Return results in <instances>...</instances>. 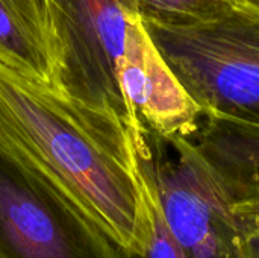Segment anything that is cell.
Here are the masks:
<instances>
[{
    "instance_id": "4",
    "label": "cell",
    "mask_w": 259,
    "mask_h": 258,
    "mask_svg": "<svg viewBox=\"0 0 259 258\" xmlns=\"http://www.w3.org/2000/svg\"><path fill=\"white\" fill-rule=\"evenodd\" d=\"M56 46V88L99 111L120 117L134 134L118 67L137 0H49Z\"/></svg>"
},
{
    "instance_id": "8",
    "label": "cell",
    "mask_w": 259,
    "mask_h": 258,
    "mask_svg": "<svg viewBox=\"0 0 259 258\" xmlns=\"http://www.w3.org/2000/svg\"><path fill=\"white\" fill-rule=\"evenodd\" d=\"M0 64L56 87L58 46L49 0H0Z\"/></svg>"
},
{
    "instance_id": "2",
    "label": "cell",
    "mask_w": 259,
    "mask_h": 258,
    "mask_svg": "<svg viewBox=\"0 0 259 258\" xmlns=\"http://www.w3.org/2000/svg\"><path fill=\"white\" fill-rule=\"evenodd\" d=\"M134 141L140 170L187 257L246 258L235 201L193 143L147 131Z\"/></svg>"
},
{
    "instance_id": "12",
    "label": "cell",
    "mask_w": 259,
    "mask_h": 258,
    "mask_svg": "<svg viewBox=\"0 0 259 258\" xmlns=\"http://www.w3.org/2000/svg\"><path fill=\"white\" fill-rule=\"evenodd\" d=\"M234 8L259 18V0H228Z\"/></svg>"
},
{
    "instance_id": "5",
    "label": "cell",
    "mask_w": 259,
    "mask_h": 258,
    "mask_svg": "<svg viewBox=\"0 0 259 258\" xmlns=\"http://www.w3.org/2000/svg\"><path fill=\"white\" fill-rule=\"evenodd\" d=\"M0 258H120L68 196L0 152Z\"/></svg>"
},
{
    "instance_id": "13",
    "label": "cell",
    "mask_w": 259,
    "mask_h": 258,
    "mask_svg": "<svg viewBox=\"0 0 259 258\" xmlns=\"http://www.w3.org/2000/svg\"><path fill=\"white\" fill-rule=\"evenodd\" d=\"M246 258H259V233H246Z\"/></svg>"
},
{
    "instance_id": "7",
    "label": "cell",
    "mask_w": 259,
    "mask_h": 258,
    "mask_svg": "<svg viewBox=\"0 0 259 258\" xmlns=\"http://www.w3.org/2000/svg\"><path fill=\"white\" fill-rule=\"evenodd\" d=\"M188 140L235 202L259 201V123L202 113Z\"/></svg>"
},
{
    "instance_id": "9",
    "label": "cell",
    "mask_w": 259,
    "mask_h": 258,
    "mask_svg": "<svg viewBox=\"0 0 259 258\" xmlns=\"http://www.w3.org/2000/svg\"><path fill=\"white\" fill-rule=\"evenodd\" d=\"M146 24L185 27L215 18L232 5L228 0H137Z\"/></svg>"
},
{
    "instance_id": "1",
    "label": "cell",
    "mask_w": 259,
    "mask_h": 258,
    "mask_svg": "<svg viewBox=\"0 0 259 258\" xmlns=\"http://www.w3.org/2000/svg\"><path fill=\"white\" fill-rule=\"evenodd\" d=\"M0 152L68 196L120 249L143 251L144 186L120 117L0 64Z\"/></svg>"
},
{
    "instance_id": "6",
    "label": "cell",
    "mask_w": 259,
    "mask_h": 258,
    "mask_svg": "<svg viewBox=\"0 0 259 258\" xmlns=\"http://www.w3.org/2000/svg\"><path fill=\"white\" fill-rule=\"evenodd\" d=\"M118 84L134 137L147 131L162 138H188L196 131L202 108L176 78L141 17L129 27Z\"/></svg>"
},
{
    "instance_id": "3",
    "label": "cell",
    "mask_w": 259,
    "mask_h": 258,
    "mask_svg": "<svg viewBox=\"0 0 259 258\" xmlns=\"http://www.w3.org/2000/svg\"><path fill=\"white\" fill-rule=\"evenodd\" d=\"M146 27L202 113L259 123V18L231 6L199 24Z\"/></svg>"
},
{
    "instance_id": "11",
    "label": "cell",
    "mask_w": 259,
    "mask_h": 258,
    "mask_svg": "<svg viewBox=\"0 0 259 258\" xmlns=\"http://www.w3.org/2000/svg\"><path fill=\"white\" fill-rule=\"evenodd\" d=\"M234 208L246 233H259V201L235 202Z\"/></svg>"
},
{
    "instance_id": "10",
    "label": "cell",
    "mask_w": 259,
    "mask_h": 258,
    "mask_svg": "<svg viewBox=\"0 0 259 258\" xmlns=\"http://www.w3.org/2000/svg\"><path fill=\"white\" fill-rule=\"evenodd\" d=\"M140 167V166H138ZM141 173V170H140ZM143 186H144V196L147 204V214H149V231H147V240L143 248V251H131V249H120V258H188L171 231L168 230L159 204L143 176Z\"/></svg>"
}]
</instances>
